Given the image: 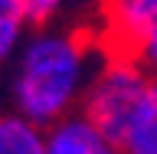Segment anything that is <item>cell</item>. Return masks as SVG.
Returning <instances> with one entry per match:
<instances>
[{
	"label": "cell",
	"mask_w": 157,
	"mask_h": 154,
	"mask_svg": "<svg viewBox=\"0 0 157 154\" xmlns=\"http://www.w3.org/2000/svg\"><path fill=\"white\" fill-rule=\"evenodd\" d=\"M98 36L72 26H33L29 36L3 66L7 112L49 131L52 125L78 115L92 76L101 66Z\"/></svg>",
	"instance_id": "obj_1"
},
{
	"label": "cell",
	"mask_w": 157,
	"mask_h": 154,
	"mask_svg": "<svg viewBox=\"0 0 157 154\" xmlns=\"http://www.w3.org/2000/svg\"><path fill=\"white\" fill-rule=\"evenodd\" d=\"M147 85H151V76L144 72L141 62L105 56L85 89L78 115L88 118L111 144L121 148L137 112H141V105H144Z\"/></svg>",
	"instance_id": "obj_2"
},
{
	"label": "cell",
	"mask_w": 157,
	"mask_h": 154,
	"mask_svg": "<svg viewBox=\"0 0 157 154\" xmlns=\"http://www.w3.org/2000/svg\"><path fill=\"white\" fill-rule=\"evenodd\" d=\"M157 26V0H101L98 46L111 59L137 62L144 39Z\"/></svg>",
	"instance_id": "obj_3"
},
{
	"label": "cell",
	"mask_w": 157,
	"mask_h": 154,
	"mask_svg": "<svg viewBox=\"0 0 157 154\" xmlns=\"http://www.w3.org/2000/svg\"><path fill=\"white\" fill-rule=\"evenodd\" d=\"M46 154H121V148L111 144L88 118L69 115L46 131Z\"/></svg>",
	"instance_id": "obj_4"
},
{
	"label": "cell",
	"mask_w": 157,
	"mask_h": 154,
	"mask_svg": "<svg viewBox=\"0 0 157 154\" xmlns=\"http://www.w3.org/2000/svg\"><path fill=\"white\" fill-rule=\"evenodd\" d=\"M0 154H46V131L13 112H0Z\"/></svg>",
	"instance_id": "obj_5"
},
{
	"label": "cell",
	"mask_w": 157,
	"mask_h": 154,
	"mask_svg": "<svg viewBox=\"0 0 157 154\" xmlns=\"http://www.w3.org/2000/svg\"><path fill=\"white\" fill-rule=\"evenodd\" d=\"M121 154H157V76H151L144 105L121 144Z\"/></svg>",
	"instance_id": "obj_6"
},
{
	"label": "cell",
	"mask_w": 157,
	"mask_h": 154,
	"mask_svg": "<svg viewBox=\"0 0 157 154\" xmlns=\"http://www.w3.org/2000/svg\"><path fill=\"white\" fill-rule=\"evenodd\" d=\"M29 13L23 0H0V62L7 66L10 56L20 49V43L29 36Z\"/></svg>",
	"instance_id": "obj_7"
},
{
	"label": "cell",
	"mask_w": 157,
	"mask_h": 154,
	"mask_svg": "<svg viewBox=\"0 0 157 154\" xmlns=\"http://www.w3.org/2000/svg\"><path fill=\"white\" fill-rule=\"evenodd\" d=\"M66 3L69 0H23L33 26H52V20L66 10Z\"/></svg>",
	"instance_id": "obj_8"
},
{
	"label": "cell",
	"mask_w": 157,
	"mask_h": 154,
	"mask_svg": "<svg viewBox=\"0 0 157 154\" xmlns=\"http://www.w3.org/2000/svg\"><path fill=\"white\" fill-rule=\"evenodd\" d=\"M137 62L144 66L147 76H157V26L151 30V36L144 39V46H141V56H137Z\"/></svg>",
	"instance_id": "obj_9"
},
{
	"label": "cell",
	"mask_w": 157,
	"mask_h": 154,
	"mask_svg": "<svg viewBox=\"0 0 157 154\" xmlns=\"http://www.w3.org/2000/svg\"><path fill=\"white\" fill-rule=\"evenodd\" d=\"M0 79H3V62H0Z\"/></svg>",
	"instance_id": "obj_10"
}]
</instances>
